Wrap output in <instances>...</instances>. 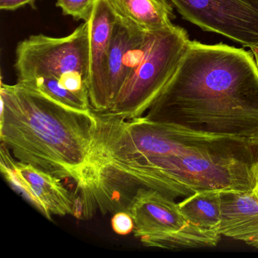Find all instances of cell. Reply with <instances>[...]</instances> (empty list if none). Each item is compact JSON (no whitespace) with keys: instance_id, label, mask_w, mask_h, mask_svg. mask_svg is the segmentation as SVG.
<instances>
[{"instance_id":"15","label":"cell","mask_w":258,"mask_h":258,"mask_svg":"<svg viewBox=\"0 0 258 258\" xmlns=\"http://www.w3.org/2000/svg\"><path fill=\"white\" fill-rule=\"evenodd\" d=\"M23 87L36 90L66 106L80 111H90V100L66 89L55 78L39 77L28 81L17 82Z\"/></svg>"},{"instance_id":"10","label":"cell","mask_w":258,"mask_h":258,"mask_svg":"<svg viewBox=\"0 0 258 258\" xmlns=\"http://www.w3.org/2000/svg\"><path fill=\"white\" fill-rule=\"evenodd\" d=\"M117 13L111 0H97L89 19L90 75L88 90L90 106L94 111H108V54Z\"/></svg>"},{"instance_id":"8","label":"cell","mask_w":258,"mask_h":258,"mask_svg":"<svg viewBox=\"0 0 258 258\" xmlns=\"http://www.w3.org/2000/svg\"><path fill=\"white\" fill-rule=\"evenodd\" d=\"M183 19L208 32L258 47V2L255 0H170Z\"/></svg>"},{"instance_id":"17","label":"cell","mask_w":258,"mask_h":258,"mask_svg":"<svg viewBox=\"0 0 258 258\" xmlns=\"http://www.w3.org/2000/svg\"><path fill=\"white\" fill-rule=\"evenodd\" d=\"M111 226L113 231L120 235H129L135 229L134 219L126 211H118L114 214L111 219Z\"/></svg>"},{"instance_id":"14","label":"cell","mask_w":258,"mask_h":258,"mask_svg":"<svg viewBox=\"0 0 258 258\" xmlns=\"http://www.w3.org/2000/svg\"><path fill=\"white\" fill-rule=\"evenodd\" d=\"M185 218L199 227L219 231L222 220L220 191L196 192L178 203Z\"/></svg>"},{"instance_id":"9","label":"cell","mask_w":258,"mask_h":258,"mask_svg":"<svg viewBox=\"0 0 258 258\" xmlns=\"http://www.w3.org/2000/svg\"><path fill=\"white\" fill-rule=\"evenodd\" d=\"M0 166L6 180L45 217L52 220L53 216L75 217V193L69 190L61 179L31 164L17 161L3 144Z\"/></svg>"},{"instance_id":"5","label":"cell","mask_w":258,"mask_h":258,"mask_svg":"<svg viewBox=\"0 0 258 258\" xmlns=\"http://www.w3.org/2000/svg\"><path fill=\"white\" fill-rule=\"evenodd\" d=\"M17 82L39 77L55 78L63 88L89 99V23L64 37L32 35L16 48Z\"/></svg>"},{"instance_id":"13","label":"cell","mask_w":258,"mask_h":258,"mask_svg":"<svg viewBox=\"0 0 258 258\" xmlns=\"http://www.w3.org/2000/svg\"><path fill=\"white\" fill-rule=\"evenodd\" d=\"M140 27L117 14L113 29L108 54V93L111 108L119 92L126 81L124 75V58L128 47ZM110 109V108H109Z\"/></svg>"},{"instance_id":"3","label":"cell","mask_w":258,"mask_h":258,"mask_svg":"<svg viewBox=\"0 0 258 258\" xmlns=\"http://www.w3.org/2000/svg\"><path fill=\"white\" fill-rule=\"evenodd\" d=\"M113 181L126 201L140 188L155 190L173 200L205 191L256 195L257 154L250 139L225 137L188 152L126 166L117 170Z\"/></svg>"},{"instance_id":"7","label":"cell","mask_w":258,"mask_h":258,"mask_svg":"<svg viewBox=\"0 0 258 258\" xmlns=\"http://www.w3.org/2000/svg\"><path fill=\"white\" fill-rule=\"evenodd\" d=\"M134 219V235L146 247L176 249L214 247L221 234L188 221L173 199L140 188L126 208Z\"/></svg>"},{"instance_id":"1","label":"cell","mask_w":258,"mask_h":258,"mask_svg":"<svg viewBox=\"0 0 258 258\" xmlns=\"http://www.w3.org/2000/svg\"><path fill=\"white\" fill-rule=\"evenodd\" d=\"M147 118L212 135L258 134V69L251 51L190 41Z\"/></svg>"},{"instance_id":"19","label":"cell","mask_w":258,"mask_h":258,"mask_svg":"<svg viewBox=\"0 0 258 258\" xmlns=\"http://www.w3.org/2000/svg\"><path fill=\"white\" fill-rule=\"evenodd\" d=\"M250 142H251L252 144L254 146L255 149H256V154H257L258 158V134L253 136V137H250Z\"/></svg>"},{"instance_id":"4","label":"cell","mask_w":258,"mask_h":258,"mask_svg":"<svg viewBox=\"0 0 258 258\" xmlns=\"http://www.w3.org/2000/svg\"><path fill=\"white\" fill-rule=\"evenodd\" d=\"M93 111L96 123L79 182L94 173L146 158L188 152L225 137L155 121L145 115L124 119L107 111Z\"/></svg>"},{"instance_id":"2","label":"cell","mask_w":258,"mask_h":258,"mask_svg":"<svg viewBox=\"0 0 258 258\" xmlns=\"http://www.w3.org/2000/svg\"><path fill=\"white\" fill-rule=\"evenodd\" d=\"M0 98V137L13 156L78 183L96 123L93 110L70 108L18 83L1 84Z\"/></svg>"},{"instance_id":"16","label":"cell","mask_w":258,"mask_h":258,"mask_svg":"<svg viewBox=\"0 0 258 258\" xmlns=\"http://www.w3.org/2000/svg\"><path fill=\"white\" fill-rule=\"evenodd\" d=\"M96 2L97 0H57L56 6L61 9L64 16L87 22Z\"/></svg>"},{"instance_id":"22","label":"cell","mask_w":258,"mask_h":258,"mask_svg":"<svg viewBox=\"0 0 258 258\" xmlns=\"http://www.w3.org/2000/svg\"><path fill=\"white\" fill-rule=\"evenodd\" d=\"M255 1H256V2H258V0H255Z\"/></svg>"},{"instance_id":"21","label":"cell","mask_w":258,"mask_h":258,"mask_svg":"<svg viewBox=\"0 0 258 258\" xmlns=\"http://www.w3.org/2000/svg\"><path fill=\"white\" fill-rule=\"evenodd\" d=\"M255 195V194H254ZM255 196H256V197L258 198V188H257V193H256V195H255Z\"/></svg>"},{"instance_id":"6","label":"cell","mask_w":258,"mask_h":258,"mask_svg":"<svg viewBox=\"0 0 258 258\" xmlns=\"http://www.w3.org/2000/svg\"><path fill=\"white\" fill-rule=\"evenodd\" d=\"M190 41L187 31L177 25L154 31L143 60L107 112L124 119L144 116L176 72Z\"/></svg>"},{"instance_id":"20","label":"cell","mask_w":258,"mask_h":258,"mask_svg":"<svg viewBox=\"0 0 258 258\" xmlns=\"http://www.w3.org/2000/svg\"><path fill=\"white\" fill-rule=\"evenodd\" d=\"M250 51L253 53V57H254L255 61H256V66H257L258 69V47L256 46H253V47L250 48Z\"/></svg>"},{"instance_id":"18","label":"cell","mask_w":258,"mask_h":258,"mask_svg":"<svg viewBox=\"0 0 258 258\" xmlns=\"http://www.w3.org/2000/svg\"><path fill=\"white\" fill-rule=\"evenodd\" d=\"M37 0H0V10L5 11H15L26 5L34 7Z\"/></svg>"},{"instance_id":"11","label":"cell","mask_w":258,"mask_h":258,"mask_svg":"<svg viewBox=\"0 0 258 258\" xmlns=\"http://www.w3.org/2000/svg\"><path fill=\"white\" fill-rule=\"evenodd\" d=\"M223 236L258 248V198L254 193L220 191Z\"/></svg>"},{"instance_id":"12","label":"cell","mask_w":258,"mask_h":258,"mask_svg":"<svg viewBox=\"0 0 258 258\" xmlns=\"http://www.w3.org/2000/svg\"><path fill=\"white\" fill-rule=\"evenodd\" d=\"M119 16L146 31H158L173 25V6L167 0H111Z\"/></svg>"}]
</instances>
